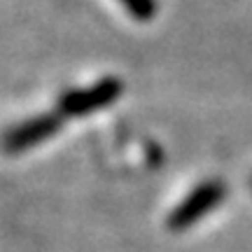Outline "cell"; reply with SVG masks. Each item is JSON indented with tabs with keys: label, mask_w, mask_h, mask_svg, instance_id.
I'll list each match as a JSON object with an SVG mask.
<instances>
[{
	"label": "cell",
	"mask_w": 252,
	"mask_h": 252,
	"mask_svg": "<svg viewBox=\"0 0 252 252\" xmlns=\"http://www.w3.org/2000/svg\"><path fill=\"white\" fill-rule=\"evenodd\" d=\"M224 196V187L220 182H206L201 185L196 191H191L180 206L175 208L168 217V226L171 229H185V226L194 224L198 217H203L210 208H215Z\"/></svg>",
	"instance_id": "cell-1"
},
{
	"label": "cell",
	"mask_w": 252,
	"mask_h": 252,
	"mask_svg": "<svg viewBox=\"0 0 252 252\" xmlns=\"http://www.w3.org/2000/svg\"><path fill=\"white\" fill-rule=\"evenodd\" d=\"M56 126H59V122H56L54 117L33 119V122H28V124L14 128V131L7 135L5 147H7V150H26V147H31V145H35L37 140H42L45 135L54 133Z\"/></svg>",
	"instance_id": "cell-3"
},
{
	"label": "cell",
	"mask_w": 252,
	"mask_h": 252,
	"mask_svg": "<svg viewBox=\"0 0 252 252\" xmlns=\"http://www.w3.org/2000/svg\"><path fill=\"white\" fill-rule=\"evenodd\" d=\"M119 94L117 84H103L98 89L91 91H80V94H70L68 98H63V110L70 115H82V112H91V110L108 105V100H112Z\"/></svg>",
	"instance_id": "cell-2"
}]
</instances>
